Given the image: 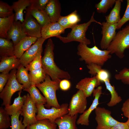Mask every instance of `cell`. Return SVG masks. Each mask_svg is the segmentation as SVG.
Listing matches in <instances>:
<instances>
[{
    "label": "cell",
    "instance_id": "6da1fadb",
    "mask_svg": "<svg viewBox=\"0 0 129 129\" xmlns=\"http://www.w3.org/2000/svg\"><path fill=\"white\" fill-rule=\"evenodd\" d=\"M54 45L51 38L49 39L45 45L44 55L42 58V67L46 74L53 81H60L71 78L68 72L61 70L55 63L53 52Z\"/></svg>",
    "mask_w": 129,
    "mask_h": 129
},
{
    "label": "cell",
    "instance_id": "7a4b0ae2",
    "mask_svg": "<svg viewBox=\"0 0 129 129\" xmlns=\"http://www.w3.org/2000/svg\"><path fill=\"white\" fill-rule=\"evenodd\" d=\"M77 50L80 60L84 61L87 64L93 63L102 66L112 57L109 51L100 50L96 45L90 48L86 44L80 43Z\"/></svg>",
    "mask_w": 129,
    "mask_h": 129
},
{
    "label": "cell",
    "instance_id": "3957f363",
    "mask_svg": "<svg viewBox=\"0 0 129 129\" xmlns=\"http://www.w3.org/2000/svg\"><path fill=\"white\" fill-rule=\"evenodd\" d=\"M94 12L90 19L87 22L77 24L72 27L71 32L68 34L66 37H63L60 35L56 38L65 43L75 41L87 45L90 44L91 42L90 40L87 38L86 36V32L89 26L91 23L94 22L102 25V23L97 21L94 19Z\"/></svg>",
    "mask_w": 129,
    "mask_h": 129
},
{
    "label": "cell",
    "instance_id": "277c9868",
    "mask_svg": "<svg viewBox=\"0 0 129 129\" xmlns=\"http://www.w3.org/2000/svg\"><path fill=\"white\" fill-rule=\"evenodd\" d=\"M60 82L53 81L50 76L46 74L44 81L35 85L41 91L46 101L44 106L48 109L53 107L57 108L60 107L57 100L56 92L59 88Z\"/></svg>",
    "mask_w": 129,
    "mask_h": 129
},
{
    "label": "cell",
    "instance_id": "5b68a950",
    "mask_svg": "<svg viewBox=\"0 0 129 129\" xmlns=\"http://www.w3.org/2000/svg\"><path fill=\"white\" fill-rule=\"evenodd\" d=\"M126 49H129V24L117 33L107 50L111 54H115L122 59L124 56Z\"/></svg>",
    "mask_w": 129,
    "mask_h": 129
},
{
    "label": "cell",
    "instance_id": "8992f818",
    "mask_svg": "<svg viewBox=\"0 0 129 129\" xmlns=\"http://www.w3.org/2000/svg\"><path fill=\"white\" fill-rule=\"evenodd\" d=\"M17 70H11L7 82L5 87L0 92V98L2 100V106L10 105L11 97L13 94L18 91H22L24 88L23 85L19 83L16 77Z\"/></svg>",
    "mask_w": 129,
    "mask_h": 129
},
{
    "label": "cell",
    "instance_id": "52a82bcc",
    "mask_svg": "<svg viewBox=\"0 0 129 129\" xmlns=\"http://www.w3.org/2000/svg\"><path fill=\"white\" fill-rule=\"evenodd\" d=\"M38 112L36 116L37 120L48 119L52 123H55L56 119L68 114L69 105L63 103L60 107L57 108L52 107L49 109L46 108L44 105H36Z\"/></svg>",
    "mask_w": 129,
    "mask_h": 129
},
{
    "label": "cell",
    "instance_id": "ba28073f",
    "mask_svg": "<svg viewBox=\"0 0 129 129\" xmlns=\"http://www.w3.org/2000/svg\"><path fill=\"white\" fill-rule=\"evenodd\" d=\"M95 110L96 129H111L119 122L112 117L110 111L104 108L97 107Z\"/></svg>",
    "mask_w": 129,
    "mask_h": 129
},
{
    "label": "cell",
    "instance_id": "9c48e42d",
    "mask_svg": "<svg viewBox=\"0 0 129 129\" xmlns=\"http://www.w3.org/2000/svg\"><path fill=\"white\" fill-rule=\"evenodd\" d=\"M87 98L82 91L78 90L72 97L69 105L68 114L73 116L83 113L86 108Z\"/></svg>",
    "mask_w": 129,
    "mask_h": 129
},
{
    "label": "cell",
    "instance_id": "30bf717a",
    "mask_svg": "<svg viewBox=\"0 0 129 129\" xmlns=\"http://www.w3.org/2000/svg\"><path fill=\"white\" fill-rule=\"evenodd\" d=\"M27 95L21 114L23 117L22 123L26 127L36 122V114L38 112L36 106L31 99L29 94L28 93Z\"/></svg>",
    "mask_w": 129,
    "mask_h": 129
},
{
    "label": "cell",
    "instance_id": "8fae6325",
    "mask_svg": "<svg viewBox=\"0 0 129 129\" xmlns=\"http://www.w3.org/2000/svg\"><path fill=\"white\" fill-rule=\"evenodd\" d=\"M26 10L24 20L22 23L23 31L27 36L38 38L42 37V27L27 8Z\"/></svg>",
    "mask_w": 129,
    "mask_h": 129
},
{
    "label": "cell",
    "instance_id": "7c38bea8",
    "mask_svg": "<svg viewBox=\"0 0 129 129\" xmlns=\"http://www.w3.org/2000/svg\"><path fill=\"white\" fill-rule=\"evenodd\" d=\"M46 40L41 37L23 54L20 59L21 64L25 67L43 51V44Z\"/></svg>",
    "mask_w": 129,
    "mask_h": 129
},
{
    "label": "cell",
    "instance_id": "4fadbf2b",
    "mask_svg": "<svg viewBox=\"0 0 129 129\" xmlns=\"http://www.w3.org/2000/svg\"><path fill=\"white\" fill-rule=\"evenodd\" d=\"M117 24L118 23H110L105 22H102L101 34L102 36L100 45L102 50H107L114 38L117 33L116 30Z\"/></svg>",
    "mask_w": 129,
    "mask_h": 129
},
{
    "label": "cell",
    "instance_id": "5bb4252c",
    "mask_svg": "<svg viewBox=\"0 0 129 129\" xmlns=\"http://www.w3.org/2000/svg\"><path fill=\"white\" fill-rule=\"evenodd\" d=\"M102 87L99 86L93 91V94L94 99L92 103L87 110L81 115L76 122L78 125L88 126L89 125V117L92 112L97 107L99 104V99L102 93Z\"/></svg>",
    "mask_w": 129,
    "mask_h": 129
},
{
    "label": "cell",
    "instance_id": "9a60e30c",
    "mask_svg": "<svg viewBox=\"0 0 129 129\" xmlns=\"http://www.w3.org/2000/svg\"><path fill=\"white\" fill-rule=\"evenodd\" d=\"M101 82L97 75L81 79L76 84L75 88L82 91L87 97L91 96L95 87L101 85Z\"/></svg>",
    "mask_w": 129,
    "mask_h": 129
},
{
    "label": "cell",
    "instance_id": "2e32d148",
    "mask_svg": "<svg viewBox=\"0 0 129 129\" xmlns=\"http://www.w3.org/2000/svg\"><path fill=\"white\" fill-rule=\"evenodd\" d=\"M65 30L58 22H51L42 28V37L45 40L52 37H56L64 33Z\"/></svg>",
    "mask_w": 129,
    "mask_h": 129
},
{
    "label": "cell",
    "instance_id": "e0dca14e",
    "mask_svg": "<svg viewBox=\"0 0 129 129\" xmlns=\"http://www.w3.org/2000/svg\"><path fill=\"white\" fill-rule=\"evenodd\" d=\"M22 23L20 21H15L8 32L7 39L11 40L15 46L27 36L23 30Z\"/></svg>",
    "mask_w": 129,
    "mask_h": 129
},
{
    "label": "cell",
    "instance_id": "ac0fdd59",
    "mask_svg": "<svg viewBox=\"0 0 129 129\" xmlns=\"http://www.w3.org/2000/svg\"><path fill=\"white\" fill-rule=\"evenodd\" d=\"M45 10L51 22H57L61 16V4L59 0H49Z\"/></svg>",
    "mask_w": 129,
    "mask_h": 129
},
{
    "label": "cell",
    "instance_id": "d6986e66",
    "mask_svg": "<svg viewBox=\"0 0 129 129\" xmlns=\"http://www.w3.org/2000/svg\"><path fill=\"white\" fill-rule=\"evenodd\" d=\"M0 58V72L1 73H8L11 70L17 69L21 64L20 59L15 55Z\"/></svg>",
    "mask_w": 129,
    "mask_h": 129
},
{
    "label": "cell",
    "instance_id": "ffe728a7",
    "mask_svg": "<svg viewBox=\"0 0 129 129\" xmlns=\"http://www.w3.org/2000/svg\"><path fill=\"white\" fill-rule=\"evenodd\" d=\"M37 39L36 37L27 36L22 39L15 46V55L20 59L24 52L37 41Z\"/></svg>",
    "mask_w": 129,
    "mask_h": 129
},
{
    "label": "cell",
    "instance_id": "44dd1931",
    "mask_svg": "<svg viewBox=\"0 0 129 129\" xmlns=\"http://www.w3.org/2000/svg\"><path fill=\"white\" fill-rule=\"evenodd\" d=\"M78 114L71 116L68 114L57 119L55 123L58 127V129H77L76 123Z\"/></svg>",
    "mask_w": 129,
    "mask_h": 129
},
{
    "label": "cell",
    "instance_id": "7402d4cb",
    "mask_svg": "<svg viewBox=\"0 0 129 129\" xmlns=\"http://www.w3.org/2000/svg\"><path fill=\"white\" fill-rule=\"evenodd\" d=\"M31 0H18L14 2L12 6L15 11V21H20L22 23L24 21L23 11L30 5Z\"/></svg>",
    "mask_w": 129,
    "mask_h": 129
},
{
    "label": "cell",
    "instance_id": "603a6c76",
    "mask_svg": "<svg viewBox=\"0 0 129 129\" xmlns=\"http://www.w3.org/2000/svg\"><path fill=\"white\" fill-rule=\"evenodd\" d=\"M27 9L42 28L51 22L45 10H39L30 6Z\"/></svg>",
    "mask_w": 129,
    "mask_h": 129
},
{
    "label": "cell",
    "instance_id": "cb8c5ba5",
    "mask_svg": "<svg viewBox=\"0 0 129 129\" xmlns=\"http://www.w3.org/2000/svg\"><path fill=\"white\" fill-rule=\"evenodd\" d=\"M77 12V11L75 10L67 16H61L57 22L65 29L71 28L77 25L81 20Z\"/></svg>",
    "mask_w": 129,
    "mask_h": 129
},
{
    "label": "cell",
    "instance_id": "d4e9b609",
    "mask_svg": "<svg viewBox=\"0 0 129 129\" xmlns=\"http://www.w3.org/2000/svg\"><path fill=\"white\" fill-rule=\"evenodd\" d=\"M21 92L22 91H20L18 92V96L14 99L12 105L5 106L4 109L10 116L16 113L22 109L27 95L21 97Z\"/></svg>",
    "mask_w": 129,
    "mask_h": 129
},
{
    "label": "cell",
    "instance_id": "484cf974",
    "mask_svg": "<svg viewBox=\"0 0 129 129\" xmlns=\"http://www.w3.org/2000/svg\"><path fill=\"white\" fill-rule=\"evenodd\" d=\"M14 46L10 40L0 38V58L14 56Z\"/></svg>",
    "mask_w": 129,
    "mask_h": 129
},
{
    "label": "cell",
    "instance_id": "4316f807",
    "mask_svg": "<svg viewBox=\"0 0 129 129\" xmlns=\"http://www.w3.org/2000/svg\"><path fill=\"white\" fill-rule=\"evenodd\" d=\"M122 0H116L115 5L109 15L105 16L106 22L110 23H118L121 18L120 13Z\"/></svg>",
    "mask_w": 129,
    "mask_h": 129
},
{
    "label": "cell",
    "instance_id": "83f0119b",
    "mask_svg": "<svg viewBox=\"0 0 129 129\" xmlns=\"http://www.w3.org/2000/svg\"><path fill=\"white\" fill-rule=\"evenodd\" d=\"M28 70L21 64L17 69L16 77L18 82L22 84L24 89L29 87L31 85Z\"/></svg>",
    "mask_w": 129,
    "mask_h": 129
},
{
    "label": "cell",
    "instance_id": "f1b7e54d",
    "mask_svg": "<svg viewBox=\"0 0 129 129\" xmlns=\"http://www.w3.org/2000/svg\"><path fill=\"white\" fill-rule=\"evenodd\" d=\"M15 21V13L8 17H0V38L7 39L8 32Z\"/></svg>",
    "mask_w": 129,
    "mask_h": 129
},
{
    "label": "cell",
    "instance_id": "f546056e",
    "mask_svg": "<svg viewBox=\"0 0 129 129\" xmlns=\"http://www.w3.org/2000/svg\"><path fill=\"white\" fill-rule=\"evenodd\" d=\"M23 90L29 93L31 98L36 105H45L46 104L45 98L41 94L35 85H31L28 88Z\"/></svg>",
    "mask_w": 129,
    "mask_h": 129
},
{
    "label": "cell",
    "instance_id": "4dcf8cb0",
    "mask_svg": "<svg viewBox=\"0 0 129 129\" xmlns=\"http://www.w3.org/2000/svg\"><path fill=\"white\" fill-rule=\"evenodd\" d=\"M104 82L107 89L109 91L111 96L110 101L107 105L109 107H113L120 102L122 99L115 90L114 86L110 84V79L105 80Z\"/></svg>",
    "mask_w": 129,
    "mask_h": 129
},
{
    "label": "cell",
    "instance_id": "1f68e13d",
    "mask_svg": "<svg viewBox=\"0 0 129 129\" xmlns=\"http://www.w3.org/2000/svg\"><path fill=\"white\" fill-rule=\"evenodd\" d=\"M46 74L43 68L30 71L29 73L31 85H36L43 82Z\"/></svg>",
    "mask_w": 129,
    "mask_h": 129
},
{
    "label": "cell",
    "instance_id": "d6a6232c",
    "mask_svg": "<svg viewBox=\"0 0 129 129\" xmlns=\"http://www.w3.org/2000/svg\"><path fill=\"white\" fill-rule=\"evenodd\" d=\"M57 125L48 119L37 120L35 123L27 126L26 129H56Z\"/></svg>",
    "mask_w": 129,
    "mask_h": 129
},
{
    "label": "cell",
    "instance_id": "836d02e7",
    "mask_svg": "<svg viewBox=\"0 0 129 129\" xmlns=\"http://www.w3.org/2000/svg\"><path fill=\"white\" fill-rule=\"evenodd\" d=\"M116 0H101L95 5L97 12L98 13H105L108 10L112 8Z\"/></svg>",
    "mask_w": 129,
    "mask_h": 129
},
{
    "label": "cell",
    "instance_id": "e575fe53",
    "mask_svg": "<svg viewBox=\"0 0 129 129\" xmlns=\"http://www.w3.org/2000/svg\"><path fill=\"white\" fill-rule=\"evenodd\" d=\"M4 108L0 107V129H6L11 125V119Z\"/></svg>",
    "mask_w": 129,
    "mask_h": 129
},
{
    "label": "cell",
    "instance_id": "d590c367",
    "mask_svg": "<svg viewBox=\"0 0 129 129\" xmlns=\"http://www.w3.org/2000/svg\"><path fill=\"white\" fill-rule=\"evenodd\" d=\"M13 9L12 6L2 1H0V17L5 18L9 17L12 15Z\"/></svg>",
    "mask_w": 129,
    "mask_h": 129
},
{
    "label": "cell",
    "instance_id": "8d00e7d4",
    "mask_svg": "<svg viewBox=\"0 0 129 129\" xmlns=\"http://www.w3.org/2000/svg\"><path fill=\"white\" fill-rule=\"evenodd\" d=\"M21 110L11 116V129H26V128L22 122V118L19 119Z\"/></svg>",
    "mask_w": 129,
    "mask_h": 129
},
{
    "label": "cell",
    "instance_id": "74e56055",
    "mask_svg": "<svg viewBox=\"0 0 129 129\" xmlns=\"http://www.w3.org/2000/svg\"><path fill=\"white\" fill-rule=\"evenodd\" d=\"M115 79L120 80L124 84L129 85V68H124L114 76Z\"/></svg>",
    "mask_w": 129,
    "mask_h": 129
},
{
    "label": "cell",
    "instance_id": "f35d334b",
    "mask_svg": "<svg viewBox=\"0 0 129 129\" xmlns=\"http://www.w3.org/2000/svg\"><path fill=\"white\" fill-rule=\"evenodd\" d=\"M41 54L35 58L25 67L30 71L39 69L42 67Z\"/></svg>",
    "mask_w": 129,
    "mask_h": 129
},
{
    "label": "cell",
    "instance_id": "ab89813d",
    "mask_svg": "<svg viewBox=\"0 0 129 129\" xmlns=\"http://www.w3.org/2000/svg\"><path fill=\"white\" fill-rule=\"evenodd\" d=\"M49 0H31L30 6L40 10H45Z\"/></svg>",
    "mask_w": 129,
    "mask_h": 129
},
{
    "label": "cell",
    "instance_id": "60d3db41",
    "mask_svg": "<svg viewBox=\"0 0 129 129\" xmlns=\"http://www.w3.org/2000/svg\"><path fill=\"white\" fill-rule=\"evenodd\" d=\"M129 21V0H127V5L124 13L118 23L117 29H120L123 25Z\"/></svg>",
    "mask_w": 129,
    "mask_h": 129
},
{
    "label": "cell",
    "instance_id": "b9f144b4",
    "mask_svg": "<svg viewBox=\"0 0 129 129\" xmlns=\"http://www.w3.org/2000/svg\"><path fill=\"white\" fill-rule=\"evenodd\" d=\"M86 66L89 70L88 73L92 76H94L98 74L102 69V66L93 63L87 64Z\"/></svg>",
    "mask_w": 129,
    "mask_h": 129
},
{
    "label": "cell",
    "instance_id": "7bdbcfd3",
    "mask_svg": "<svg viewBox=\"0 0 129 129\" xmlns=\"http://www.w3.org/2000/svg\"><path fill=\"white\" fill-rule=\"evenodd\" d=\"M101 82H103L105 80L110 79V74L109 71L107 70L102 69L99 73L96 75Z\"/></svg>",
    "mask_w": 129,
    "mask_h": 129
},
{
    "label": "cell",
    "instance_id": "ee69618b",
    "mask_svg": "<svg viewBox=\"0 0 129 129\" xmlns=\"http://www.w3.org/2000/svg\"><path fill=\"white\" fill-rule=\"evenodd\" d=\"M9 76V73H1L0 74V92H1L5 86Z\"/></svg>",
    "mask_w": 129,
    "mask_h": 129
},
{
    "label": "cell",
    "instance_id": "f6af8a7d",
    "mask_svg": "<svg viewBox=\"0 0 129 129\" xmlns=\"http://www.w3.org/2000/svg\"><path fill=\"white\" fill-rule=\"evenodd\" d=\"M71 84L68 80H61L59 83V88L62 90L65 91L68 90L70 87Z\"/></svg>",
    "mask_w": 129,
    "mask_h": 129
},
{
    "label": "cell",
    "instance_id": "bcb514c9",
    "mask_svg": "<svg viewBox=\"0 0 129 129\" xmlns=\"http://www.w3.org/2000/svg\"><path fill=\"white\" fill-rule=\"evenodd\" d=\"M121 110L124 116L129 118V98L124 103Z\"/></svg>",
    "mask_w": 129,
    "mask_h": 129
},
{
    "label": "cell",
    "instance_id": "7dc6e473",
    "mask_svg": "<svg viewBox=\"0 0 129 129\" xmlns=\"http://www.w3.org/2000/svg\"><path fill=\"white\" fill-rule=\"evenodd\" d=\"M111 129H129V127L126 122H119L114 125Z\"/></svg>",
    "mask_w": 129,
    "mask_h": 129
},
{
    "label": "cell",
    "instance_id": "c3c4849f",
    "mask_svg": "<svg viewBox=\"0 0 129 129\" xmlns=\"http://www.w3.org/2000/svg\"><path fill=\"white\" fill-rule=\"evenodd\" d=\"M129 127V118H128V119L126 122Z\"/></svg>",
    "mask_w": 129,
    "mask_h": 129
}]
</instances>
